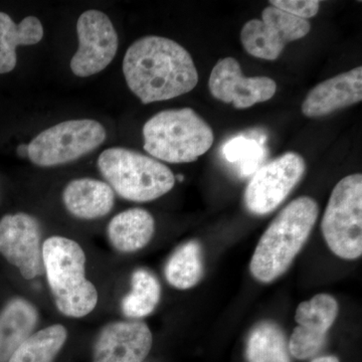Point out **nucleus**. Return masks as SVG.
Returning <instances> with one entry per match:
<instances>
[{
    "label": "nucleus",
    "instance_id": "19",
    "mask_svg": "<svg viewBox=\"0 0 362 362\" xmlns=\"http://www.w3.org/2000/svg\"><path fill=\"white\" fill-rule=\"evenodd\" d=\"M42 37L44 28L35 16H28L16 25L8 14L0 13V74L16 68V49L20 45L37 44Z\"/></svg>",
    "mask_w": 362,
    "mask_h": 362
},
{
    "label": "nucleus",
    "instance_id": "3",
    "mask_svg": "<svg viewBox=\"0 0 362 362\" xmlns=\"http://www.w3.org/2000/svg\"><path fill=\"white\" fill-rule=\"evenodd\" d=\"M42 261L57 308L63 315L82 318L96 308L97 288L86 278V255L76 240L54 235L42 244Z\"/></svg>",
    "mask_w": 362,
    "mask_h": 362
},
{
    "label": "nucleus",
    "instance_id": "2",
    "mask_svg": "<svg viewBox=\"0 0 362 362\" xmlns=\"http://www.w3.org/2000/svg\"><path fill=\"white\" fill-rule=\"evenodd\" d=\"M319 207L312 197H300L274 218L259 239L250 270L261 283L273 282L291 266L315 226Z\"/></svg>",
    "mask_w": 362,
    "mask_h": 362
},
{
    "label": "nucleus",
    "instance_id": "15",
    "mask_svg": "<svg viewBox=\"0 0 362 362\" xmlns=\"http://www.w3.org/2000/svg\"><path fill=\"white\" fill-rule=\"evenodd\" d=\"M361 100L362 68L356 66L315 86L305 98L302 113L309 118H319Z\"/></svg>",
    "mask_w": 362,
    "mask_h": 362
},
{
    "label": "nucleus",
    "instance_id": "14",
    "mask_svg": "<svg viewBox=\"0 0 362 362\" xmlns=\"http://www.w3.org/2000/svg\"><path fill=\"white\" fill-rule=\"evenodd\" d=\"M153 337L142 321H115L100 331L93 362H142L151 350Z\"/></svg>",
    "mask_w": 362,
    "mask_h": 362
},
{
    "label": "nucleus",
    "instance_id": "18",
    "mask_svg": "<svg viewBox=\"0 0 362 362\" xmlns=\"http://www.w3.org/2000/svg\"><path fill=\"white\" fill-rule=\"evenodd\" d=\"M156 232V221L146 209H127L109 223L107 235L112 247L120 252H134L146 247Z\"/></svg>",
    "mask_w": 362,
    "mask_h": 362
},
{
    "label": "nucleus",
    "instance_id": "8",
    "mask_svg": "<svg viewBox=\"0 0 362 362\" xmlns=\"http://www.w3.org/2000/svg\"><path fill=\"white\" fill-rule=\"evenodd\" d=\"M306 163L296 152H288L259 168L245 190L247 211L265 216L275 211L303 177Z\"/></svg>",
    "mask_w": 362,
    "mask_h": 362
},
{
    "label": "nucleus",
    "instance_id": "4",
    "mask_svg": "<svg viewBox=\"0 0 362 362\" xmlns=\"http://www.w3.org/2000/svg\"><path fill=\"white\" fill-rule=\"evenodd\" d=\"M144 149L168 163H189L213 146L214 131L192 108L170 109L151 117L143 127Z\"/></svg>",
    "mask_w": 362,
    "mask_h": 362
},
{
    "label": "nucleus",
    "instance_id": "11",
    "mask_svg": "<svg viewBox=\"0 0 362 362\" xmlns=\"http://www.w3.org/2000/svg\"><path fill=\"white\" fill-rule=\"evenodd\" d=\"M0 254L25 280L45 275L40 221L25 213L4 216L0 220Z\"/></svg>",
    "mask_w": 362,
    "mask_h": 362
},
{
    "label": "nucleus",
    "instance_id": "22",
    "mask_svg": "<svg viewBox=\"0 0 362 362\" xmlns=\"http://www.w3.org/2000/svg\"><path fill=\"white\" fill-rule=\"evenodd\" d=\"M131 291L123 298L121 309L124 316L140 319L150 315L160 301L161 287L153 274L144 269L133 272Z\"/></svg>",
    "mask_w": 362,
    "mask_h": 362
},
{
    "label": "nucleus",
    "instance_id": "5",
    "mask_svg": "<svg viewBox=\"0 0 362 362\" xmlns=\"http://www.w3.org/2000/svg\"><path fill=\"white\" fill-rule=\"evenodd\" d=\"M98 168L112 189L130 202L154 201L170 192L175 185V176L168 166L122 147L102 152Z\"/></svg>",
    "mask_w": 362,
    "mask_h": 362
},
{
    "label": "nucleus",
    "instance_id": "16",
    "mask_svg": "<svg viewBox=\"0 0 362 362\" xmlns=\"http://www.w3.org/2000/svg\"><path fill=\"white\" fill-rule=\"evenodd\" d=\"M66 211L81 220H97L110 214L115 204V192L104 181L84 177L74 180L63 192Z\"/></svg>",
    "mask_w": 362,
    "mask_h": 362
},
{
    "label": "nucleus",
    "instance_id": "20",
    "mask_svg": "<svg viewBox=\"0 0 362 362\" xmlns=\"http://www.w3.org/2000/svg\"><path fill=\"white\" fill-rule=\"evenodd\" d=\"M288 341L280 326L264 321L252 328L247 337V362H291Z\"/></svg>",
    "mask_w": 362,
    "mask_h": 362
},
{
    "label": "nucleus",
    "instance_id": "17",
    "mask_svg": "<svg viewBox=\"0 0 362 362\" xmlns=\"http://www.w3.org/2000/svg\"><path fill=\"white\" fill-rule=\"evenodd\" d=\"M37 307L16 297L0 311V362H8L16 349L33 334L39 323Z\"/></svg>",
    "mask_w": 362,
    "mask_h": 362
},
{
    "label": "nucleus",
    "instance_id": "21",
    "mask_svg": "<svg viewBox=\"0 0 362 362\" xmlns=\"http://www.w3.org/2000/svg\"><path fill=\"white\" fill-rule=\"evenodd\" d=\"M169 285L178 290H188L199 284L204 276L202 246L190 240L176 249L164 270Z\"/></svg>",
    "mask_w": 362,
    "mask_h": 362
},
{
    "label": "nucleus",
    "instance_id": "25",
    "mask_svg": "<svg viewBox=\"0 0 362 362\" xmlns=\"http://www.w3.org/2000/svg\"><path fill=\"white\" fill-rule=\"evenodd\" d=\"M270 4L284 13L306 21L314 18L320 8V1L317 0H271Z\"/></svg>",
    "mask_w": 362,
    "mask_h": 362
},
{
    "label": "nucleus",
    "instance_id": "9",
    "mask_svg": "<svg viewBox=\"0 0 362 362\" xmlns=\"http://www.w3.org/2000/svg\"><path fill=\"white\" fill-rule=\"evenodd\" d=\"M310 28L308 21L270 6L262 13V20H251L243 26L240 40L255 58L275 61L287 42L303 39Z\"/></svg>",
    "mask_w": 362,
    "mask_h": 362
},
{
    "label": "nucleus",
    "instance_id": "26",
    "mask_svg": "<svg viewBox=\"0 0 362 362\" xmlns=\"http://www.w3.org/2000/svg\"><path fill=\"white\" fill-rule=\"evenodd\" d=\"M311 362H340V361L337 356H326L316 357V358L312 359Z\"/></svg>",
    "mask_w": 362,
    "mask_h": 362
},
{
    "label": "nucleus",
    "instance_id": "12",
    "mask_svg": "<svg viewBox=\"0 0 362 362\" xmlns=\"http://www.w3.org/2000/svg\"><path fill=\"white\" fill-rule=\"evenodd\" d=\"M338 310L337 300L328 294H317L300 303L295 313L298 326L288 342L290 354L299 361L315 357L325 345Z\"/></svg>",
    "mask_w": 362,
    "mask_h": 362
},
{
    "label": "nucleus",
    "instance_id": "27",
    "mask_svg": "<svg viewBox=\"0 0 362 362\" xmlns=\"http://www.w3.org/2000/svg\"><path fill=\"white\" fill-rule=\"evenodd\" d=\"M18 156L21 157L28 156V145L21 144L18 147Z\"/></svg>",
    "mask_w": 362,
    "mask_h": 362
},
{
    "label": "nucleus",
    "instance_id": "6",
    "mask_svg": "<svg viewBox=\"0 0 362 362\" xmlns=\"http://www.w3.org/2000/svg\"><path fill=\"white\" fill-rule=\"evenodd\" d=\"M324 240L344 259L362 255V175L343 178L333 188L321 223Z\"/></svg>",
    "mask_w": 362,
    "mask_h": 362
},
{
    "label": "nucleus",
    "instance_id": "1",
    "mask_svg": "<svg viewBox=\"0 0 362 362\" xmlns=\"http://www.w3.org/2000/svg\"><path fill=\"white\" fill-rule=\"evenodd\" d=\"M123 73L131 92L143 104L180 97L199 83L189 52L175 40L157 35L141 37L128 47Z\"/></svg>",
    "mask_w": 362,
    "mask_h": 362
},
{
    "label": "nucleus",
    "instance_id": "10",
    "mask_svg": "<svg viewBox=\"0 0 362 362\" xmlns=\"http://www.w3.org/2000/svg\"><path fill=\"white\" fill-rule=\"evenodd\" d=\"M78 51L71 59L77 77L96 75L110 65L118 51V35L110 18L100 11H87L77 23Z\"/></svg>",
    "mask_w": 362,
    "mask_h": 362
},
{
    "label": "nucleus",
    "instance_id": "13",
    "mask_svg": "<svg viewBox=\"0 0 362 362\" xmlns=\"http://www.w3.org/2000/svg\"><path fill=\"white\" fill-rule=\"evenodd\" d=\"M209 87L216 99L232 103L237 109H247L269 101L277 90L273 78L245 77L239 62L233 58L221 59L216 63L209 77Z\"/></svg>",
    "mask_w": 362,
    "mask_h": 362
},
{
    "label": "nucleus",
    "instance_id": "28",
    "mask_svg": "<svg viewBox=\"0 0 362 362\" xmlns=\"http://www.w3.org/2000/svg\"><path fill=\"white\" fill-rule=\"evenodd\" d=\"M176 178H177V180L180 181H182L183 180H185V177H183L182 175L176 176L175 180H176Z\"/></svg>",
    "mask_w": 362,
    "mask_h": 362
},
{
    "label": "nucleus",
    "instance_id": "23",
    "mask_svg": "<svg viewBox=\"0 0 362 362\" xmlns=\"http://www.w3.org/2000/svg\"><path fill=\"white\" fill-rule=\"evenodd\" d=\"M68 339V330L54 324L33 333L16 349L8 362H54Z\"/></svg>",
    "mask_w": 362,
    "mask_h": 362
},
{
    "label": "nucleus",
    "instance_id": "7",
    "mask_svg": "<svg viewBox=\"0 0 362 362\" xmlns=\"http://www.w3.org/2000/svg\"><path fill=\"white\" fill-rule=\"evenodd\" d=\"M106 137V129L97 121H65L33 138L28 145V157L40 168L63 165L94 151Z\"/></svg>",
    "mask_w": 362,
    "mask_h": 362
},
{
    "label": "nucleus",
    "instance_id": "24",
    "mask_svg": "<svg viewBox=\"0 0 362 362\" xmlns=\"http://www.w3.org/2000/svg\"><path fill=\"white\" fill-rule=\"evenodd\" d=\"M261 149L255 140L237 138L228 142L223 148V154L228 161L242 162V175H250L258 170V162L261 156Z\"/></svg>",
    "mask_w": 362,
    "mask_h": 362
}]
</instances>
